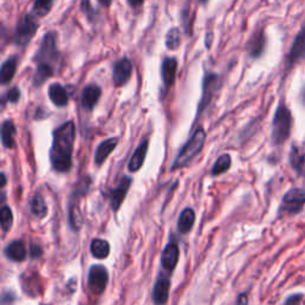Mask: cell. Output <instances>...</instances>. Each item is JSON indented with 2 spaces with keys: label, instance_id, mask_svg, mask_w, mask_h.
Instances as JSON below:
<instances>
[{
  "label": "cell",
  "instance_id": "obj_1",
  "mask_svg": "<svg viewBox=\"0 0 305 305\" xmlns=\"http://www.w3.org/2000/svg\"><path fill=\"white\" fill-rule=\"evenodd\" d=\"M75 141V126L72 120L63 123L53 134V146L50 149V162L54 170L68 172L72 167L73 147Z\"/></svg>",
  "mask_w": 305,
  "mask_h": 305
},
{
  "label": "cell",
  "instance_id": "obj_2",
  "mask_svg": "<svg viewBox=\"0 0 305 305\" xmlns=\"http://www.w3.org/2000/svg\"><path fill=\"white\" fill-rule=\"evenodd\" d=\"M205 132L203 128H198L196 132L193 133V135L191 139L187 141L186 145L180 149L179 154H178L176 160H174L172 169L182 168V167L186 166L190 161H192L198 154L202 152L204 143H205Z\"/></svg>",
  "mask_w": 305,
  "mask_h": 305
},
{
  "label": "cell",
  "instance_id": "obj_3",
  "mask_svg": "<svg viewBox=\"0 0 305 305\" xmlns=\"http://www.w3.org/2000/svg\"><path fill=\"white\" fill-rule=\"evenodd\" d=\"M291 128H292V116L290 110L284 103L278 106L273 119L272 128V143L274 146L283 145L290 137Z\"/></svg>",
  "mask_w": 305,
  "mask_h": 305
},
{
  "label": "cell",
  "instance_id": "obj_4",
  "mask_svg": "<svg viewBox=\"0 0 305 305\" xmlns=\"http://www.w3.org/2000/svg\"><path fill=\"white\" fill-rule=\"evenodd\" d=\"M38 29L37 22L31 15H25L17 25L13 42L19 47L28 46Z\"/></svg>",
  "mask_w": 305,
  "mask_h": 305
},
{
  "label": "cell",
  "instance_id": "obj_5",
  "mask_svg": "<svg viewBox=\"0 0 305 305\" xmlns=\"http://www.w3.org/2000/svg\"><path fill=\"white\" fill-rule=\"evenodd\" d=\"M58 49H56V42H55V35L52 32L47 33L43 37L41 48L35 55V60L37 62V66H49L53 67V62H56L58 60Z\"/></svg>",
  "mask_w": 305,
  "mask_h": 305
},
{
  "label": "cell",
  "instance_id": "obj_6",
  "mask_svg": "<svg viewBox=\"0 0 305 305\" xmlns=\"http://www.w3.org/2000/svg\"><path fill=\"white\" fill-rule=\"evenodd\" d=\"M305 205V190L294 187L284 194L281 212L287 214L299 213Z\"/></svg>",
  "mask_w": 305,
  "mask_h": 305
},
{
  "label": "cell",
  "instance_id": "obj_7",
  "mask_svg": "<svg viewBox=\"0 0 305 305\" xmlns=\"http://www.w3.org/2000/svg\"><path fill=\"white\" fill-rule=\"evenodd\" d=\"M109 281V273L102 265H95L89 273V287L95 294H102Z\"/></svg>",
  "mask_w": 305,
  "mask_h": 305
},
{
  "label": "cell",
  "instance_id": "obj_8",
  "mask_svg": "<svg viewBox=\"0 0 305 305\" xmlns=\"http://www.w3.org/2000/svg\"><path fill=\"white\" fill-rule=\"evenodd\" d=\"M220 86V76L214 73H209L205 75V78L203 80V95L202 100L199 103L198 113H200L210 105L211 100H212L214 93H216L217 89Z\"/></svg>",
  "mask_w": 305,
  "mask_h": 305
},
{
  "label": "cell",
  "instance_id": "obj_9",
  "mask_svg": "<svg viewBox=\"0 0 305 305\" xmlns=\"http://www.w3.org/2000/svg\"><path fill=\"white\" fill-rule=\"evenodd\" d=\"M133 74V63L130 60L123 58L113 66V83L116 87H122L129 81Z\"/></svg>",
  "mask_w": 305,
  "mask_h": 305
},
{
  "label": "cell",
  "instance_id": "obj_10",
  "mask_svg": "<svg viewBox=\"0 0 305 305\" xmlns=\"http://www.w3.org/2000/svg\"><path fill=\"white\" fill-rule=\"evenodd\" d=\"M132 184H133L132 178L123 177L122 179H120L118 185H117L115 189L111 191V193L109 194L110 202H111V206H112L113 211L119 210V207H120V205H122V203L124 202V199H125L126 193H128Z\"/></svg>",
  "mask_w": 305,
  "mask_h": 305
},
{
  "label": "cell",
  "instance_id": "obj_11",
  "mask_svg": "<svg viewBox=\"0 0 305 305\" xmlns=\"http://www.w3.org/2000/svg\"><path fill=\"white\" fill-rule=\"evenodd\" d=\"M170 280L167 276H161L157 278L153 289V301L155 305H163L167 303L169 296Z\"/></svg>",
  "mask_w": 305,
  "mask_h": 305
},
{
  "label": "cell",
  "instance_id": "obj_12",
  "mask_svg": "<svg viewBox=\"0 0 305 305\" xmlns=\"http://www.w3.org/2000/svg\"><path fill=\"white\" fill-rule=\"evenodd\" d=\"M290 165L298 176L305 177V142L293 145L290 152Z\"/></svg>",
  "mask_w": 305,
  "mask_h": 305
},
{
  "label": "cell",
  "instance_id": "obj_13",
  "mask_svg": "<svg viewBox=\"0 0 305 305\" xmlns=\"http://www.w3.org/2000/svg\"><path fill=\"white\" fill-rule=\"evenodd\" d=\"M178 70V61L174 58H166L161 65V75H162V81L166 89H169L174 85L177 78Z\"/></svg>",
  "mask_w": 305,
  "mask_h": 305
},
{
  "label": "cell",
  "instance_id": "obj_14",
  "mask_svg": "<svg viewBox=\"0 0 305 305\" xmlns=\"http://www.w3.org/2000/svg\"><path fill=\"white\" fill-rule=\"evenodd\" d=\"M305 58V26L297 33L289 53V63L293 65Z\"/></svg>",
  "mask_w": 305,
  "mask_h": 305
},
{
  "label": "cell",
  "instance_id": "obj_15",
  "mask_svg": "<svg viewBox=\"0 0 305 305\" xmlns=\"http://www.w3.org/2000/svg\"><path fill=\"white\" fill-rule=\"evenodd\" d=\"M100 96H102V90L97 85H87L82 90L81 96V104L86 110L91 111L95 109V106L98 104Z\"/></svg>",
  "mask_w": 305,
  "mask_h": 305
},
{
  "label": "cell",
  "instance_id": "obj_16",
  "mask_svg": "<svg viewBox=\"0 0 305 305\" xmlns=\"http://www.w3.org/2000/svg\"><path fill=\"white\" fill-rule=\"evenodd\" d=\"M179 247H178L176 243L167 244L162 252V257H161L163 268H165L166 271H168V272H172L178 265V261H179Z\"/></svg>",
  "mask_w": 305,
  "mask_h": 305
},
{
  "label": "cell",
  "instance_id": "obj_17",
  "mask_svg": "<svg viewBox=\"0 0 305 305\" xmlns=\"http://www.w3.org/2000/svg\"><path fill=\"white\" fill-rule=\"evenodd\" d=\"M117 145H118V139L117 137H111V139H107L106 141L100 143L95 154V161L97 165L102 166L104 161L115 150Z\"/></svg>",
  "mask_w": 305,
  "mask_h": 305
},
{
  "label": "cell",
  "instance_id": "obj_18",
  "mask_svg": "<svg viewBox=\"0 0 305 305\" xmlns=\"http://www.w3.org/2000/svg\"><path fill=\"white\" fill-rule=\"evenodd\" d=\"M194 222H196V213H194L192 209L186 207V209L182 211L179 220H178V230L183 235H186V234H189L192 230Z\"/></svg>",
  "mask_w": 305,
  "mask_h": 305
},
{
  "label": "cell",
  "instance_id": "obj_19",
  "mask_svg": "<svg viewBox=\"0 0 305 305\" xmlns=\"http://www.w3.org/2000/svg\"><path fill=\"white\" fill-rule=\"evenodd\" d=\"M48 95L49 99L52 100V103L55 106L63 107L68 104V93H67L65 87L60 85V83H53V85H50Z\"/></svg>",
  "mask_w": 305,
  "mask_h": 305
},
{
  "label": "cell",
  "instance_id": "obj_20",
  "mask_svg": "<svg viewBox=\"0 0 305 305\" xmlns=\"http://www.w3.org/2000/svg\"><path fill=\"white\" fill-rule=\"evenodd\" d=\"M148 140H145L139 146V148L135 150L132 159L129 161L128 168L130 172H137L141 167H142L143 162H145L147 152H148Z\"/></svg>",
  "mask_w": 305,
  "mask_h": 305
},
{
  "label": "cell",
  "instance_id": "obj_21",
  "mask_svg": "<svg viewBox=\"0 0 305 305\" xmlns=\"http://www.w3.org/2000/svg\"><path fill=\"white\" fill-rule=\"evenodd\" d=\"M5 255L10 260L16 261V263H21L25 260L26 257V248L25 244L22 241H12L11 243L8 244L5 248Z\"/></svg>",
  "mask_w": 305,
  "mask_h": 305
},
{
  "label": "cell",
  "instance_id": "obj_22",
  "mask_svg": "<svg viewBox=\"0 0 305 305\" xmlns=\"http://www.w3.org/2000/svg\"><path fill=\"white\" fill-rule=\"evenodd\" d=\"M15 135L16 126L12 120H5L2 125V142L5 148L11 149L15 147Z\"/></svg>",
  "mask_w": 305,
  "mask_h": 305
},
{
  "label": "cell",
  "instance_id": "obj_23",
  "mask_svg": "<svg viewBox=\"0 0 305 305\" xmlns=\"http://www.w3.org/2000/svg\"><path fill=\"white\" fill-rule=\"evenodd\" d=\"M265 45H266V38H265L264 31L256 32L249 43V55L254 59L259 58L261 54L264 53Z\"/></svg>",
  "mask_w": 305,
  "mask_h": 305
},
{
  "label": "cell",
  "instance_id": "obj_24",
  "mask_svg": "<svg viewBox=\"0 0 305 305\" xmlns=\"http://www.w3.org/2000/svg\"><path fill=\"white\" fill-rule=\"evenodd\" d=\"M30 211H31L32 214H35L36 217H39V219H43L48 213V207H47V204L41 194H35L30 199Z\"/></svg>",
  "mask_w": 305,
  "mask_h": 305
},
{
  "label": "cell",
  "instance_id": "obj_25",
  "mask_svg": "<svg viewBox=\"0 0 305 305\" xmlns=\"http://www.w3.org/2000/svg\"><path fill=\"white\" fill-rule=\"evenodd\" d=\"M91 253L97 259L102 260L109 256L110 244L107 241L102 239H95L91 243Z\"/></svg>",
  "mask_w": 305,
  "mask_h": 305
},
{
  "label": "cell",
  "instance_id": "obj_26",
  "mask_svg": "<svg viewBox=\"0 0 305 305\" xmlns=\"http://www.w3.org/2000/svg\"><path fill=\"white\" fill-rule=\"evenodd\" d=\"M16 69H17V60L16 59H9V60H6L4 63H3L2 74H0L3 85H6V83L12 81L13 76H15V74H16Z\"/></svg>",
  "mask_w": 305,
  "mask_h": 305
},
{
  "label": "cell",
  "instance_id": "obj_27",
  "mask_svg": "<svg viewBox=\"0 0 305 305\" xmlns=\"http://www.w3.org/2000/svg\"><path fill=\"white\" fill-rule=\"evenodd\" d=\"M182 45V32L178 28L169 29L166 35V47L170 50H177Z\"/></svg>",
  "mask_w": 305,
  "mask_h": 305
},
{
  "label": "cell",
  "instance_id": "obj_28",
  "mask_svg": "<svg viewBox=\"0 0 305 305\" xmlns=\"http://www.w3.org/2000/svg\"><path fill=\"white\" fill-rule=\"evenodd\" d=\"M231 166V157L227 154L220 156L219 160L214 162V165L212 167V170H211V174L212 176H220V174L226 173L227 170H229Z\"/></svg>",
  "mask_w": 305,
  "mask_h": 305
},
{
  "label": "cell",
  "instance_id": "obj_29",
  "mask_svg": "<svg viewBox=\"0 0 305 305\" xmlns=\"http://www.w3.org/2000/svg\"><path fill=\"white\" fill-rule=\"evenodd\" d=\"M53 4L54 0H35L32 11L36 16L45 17L50 12V10L53 8Z\"/></svg>",
  "mask_w": 305,
  "mask_h": 305
},
{
  "label": "cell",
  "instance_id": "obj_30",
  "mask_svg": "<svg viewBox=\"0 0 305 305\" xmlns=\"http://www.w3.org/2000/svg\"><path fill=\"white\" fill-rule=\"evenodd\" d=\"M0 220H2V228L4 231H9L11 229L13 223V214L9 206H3L0 211Z\"/></svg>",
  "mask_w": 305,
  "mask_h": 305
},
{
  "label": "cell",
  "instance_id": "obj_31",
  "mask_svg": "<svg viewBox=\"0 0 305 305\" xmlns=\"http://www.w3.org/2000/svg\"><path fill=\"white\" fill-rule=\"evenodd\" d=\"M19 97H21V92H19V90L17 89V87H13V89H11L6 93V100L10 103H17Z\"/></svg>",
  "mask_w": 305,
  "mask_h": 305
},
{
  "label": "cell",
  "instance_id": "obj_32",
  "mask_svg": "<svg viewBox=\"0 0 305 305\" xmlns=\"http://www.w3.org/2000/svg\"><path fill=\"white\" fill-rule=\"evenodd\" d=\"M81 5H82L83 11H85V13H86V16L89 17V18L92 21L93 17L96 16V12H95V10L92 9L91 3H90V0H82V2H81Z\"/></svg>",
  "mask_w": 305,
  "mask_h": 305
},
{
  "label": "cell",
  "instance_id": "obj_33",
  "mask_svg": "<svg viewBox=\"0 0 305 305\" xmlns=\"http://www.w3.org/2000/svg\"><path fill=\"white\" fill-rule=\"evenodd\" d=\"M301 298H303V296L299 293L293 294V296H290L289 298H287L286 301H285V305H298L300 303Z\"/></svg>",
  "mask_w": 305,
  "mask_h": 305
},
{
  "label": "cell",
  "instance_id": "obj_34",
  "mask_svg": "<svg viewBox=\"0 0 305 305\" xmlns=\"http://www.w3.org/2000/svg\"><path fill=\"white\" fill-rule=\"evenodd\" d=\"M30 253H31V255H32L33 257L41 256V255H42V249H41V247H39L38 244L32 243V244H31V249H30Z\"/></svg>",
  "mask_w": 305,
  "mask_h": 305
},
{
  "label": "cell",
  "instance_id": "obj_35",
  "mask_svg": "<svg viewBox=\"0 0 305 305\" xmlns=\"http://www.w3.org/2000/svg\"><path fill=\"white\" fill-rule=\"evenodd\" d=\"M236 305H248V296L246 293L240 294L239 298H237Z\"/></svg>",
  "mask_w": 305,
  "mask_h": 305
},
{
  "label": "cell",
  "instance_id": "obj_36",
  "mask_svg": "<svg viewBox=\"0 0 305 305\" xmlns=\"http://www.w3.org/2000/svg\"><path fill=\"white\" fill-rule=\"evenodd\" d=\"M143 2H145V0H128L129 5L133 6V8H137V6L142 5Z\"/></svg>",
  "mask_w": 305,
  "mask_h": 305
},
{
  "label": "cell",
  "instance_id": "obj_37",
  "mask_svg": "<svg viewBox=\"0 0 305 305\" xmlns=\"http://www.w3.org/2000/svg\"><path fill=\"white\" fill-rule=\"evenodd\" d=\"M111 2H112V0H99L100 4L104 5V6H109L110 4H111Z\"/></svg>",
  "mask_w": 305,
  "mask_h": 305
},
{
  "label": "cell",
  "instance_id": "obj_38",
  "mask_svg": "<svg viewBox=\"0 0 305 305\" xmlns=\"http://www.w3.org/2000/svg\"><path fill=\"white\" fill-rule=\"evenodd\" d=\"M5 184H6V177H5L4 173H2V185H0V186L4 187Z\"/></svg>",
  "mask_w": 305,
  "mask_h": 305
},
{
  "label": "cell",
  "instance_id": "obj_39",
  "mask_svg": "<svg viewBox=\"0 0 305 305\" xmlns=\"http://www.w3.org/2000/svg\"><path fill=\"white\" fill-rule=\"evenodd\" d=\"M301 102H303V104L305 105V86H304L303 91H301Z\"/></svg>",
  "mask_w": 305,
  "mask_h": 305
},
{
  "label": "cell",
  "instance_id": "obj_40",
  "mask_svg": "<svg viewBox=\"0 0 305 305\" xmlns=\"http://www.w3.org/2000/svg\"><path fill=\"white\" fill-rule=\"evenodd\" d=\"M199 2H200V3H202V4H205V3L207 2V0H199Z\"/></svg>",
  "mask_w": 305,
  "mask_h": 305
}]
</instances>
